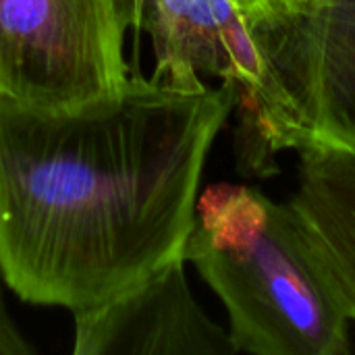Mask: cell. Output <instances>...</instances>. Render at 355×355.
<instances>
[{
  "instance_id": "cell-8",
  "label": "cell",
  "mask_w": 355,
  "mask_h": 355,
  "mask_svg": "<svg viewBox=\"0 0 355 355\" xmlns=\"http://www.w3.org/2000/svg\"><path fill=\"white\" fill-rule=\"evenodd\" d=\"M316 0H237L250 27L306 12Z\"/></svg>"
},
{
  "instance_id": "cell-3",
  "label": "cell",
  "mask_w": 355,
  "mask_h": 355,
  "mask_svg": "<svg viewBox=\"0 0 355 355\" xmlns=\"http://www.w3.org/2000/svg\"><path fill=\"white\" fill-rule=\"evenodd\" d=\"M270 77L266 127L250 175L277 173L285 150L310 141L355 148V0L252 27Z\"/></svg>"
},
{
  "instance_id": "cell-2",
  "label": "cell",
  "mask_w": 355,
  "mask_h": 355,
  "mask_svg": "<svg viewBox=\"0 0 355 355\" xmlns=\"http://www.w3.org/2000/svg\"><path fill=\"white\" fill-rule=\"evenodd\" d=\"M183 256L223 302L237 354H349L352 318L289 204L250 185H210Z\"/></svg>"
},
{
  "instance_id": "cell-1",
  "label": "cell",
  "mask_w": 355,
  "mask_h": 355,
  "mask_svg": "<svg viewBox=\"0 0 355 355\" xmlns=\"http://www.w3.org/2000/svg\"><path fill=\"white\" fill-rule=\"evenodd\" d=\"M235 108L223 83L131 77L110 98H0V277L35 306L98 308L185 260L208 152Z\"/></svg>"
},
{
  "instance_id": "cell-6",
  "label": "cell",
  "mask_w": 355,
  "mask_h": 355,
  "mask_svg": "<svg viewBox=\"0 0 355 355\" xmlns=\"http://www.w3.org/2000/svg\"><path fill=\"white\" fill-rule=\"evenodd\" d=\"M77 355H233L229 331L193 300L185 260H175L123 295L75 312Z\"/></svg>"
},
{
  "instance_id": "cell-10",
  "label": "cell",
  "mask_w": 355,
  "mask_h": 355,
  "mask_svg": "<svg viewBox=\"0 0 355 355\" xmlns=\"http://www.w3.org/2000/svg\"><path fill=\"white\" fill-rule=\"evenodd\" d=\"M235 2H237V0H235Z\"/></svg>"
},
{
  "instance_id": "cell-4",
  "label": "cell",
  "mask_w": 355,
  "mask_h": 355,
  "mask_svg": "<svg viewBox=\"0 0 355 355\" xmlns=\"http://www.w3.org/2000/svg\"><path fill=\"white\" fill-rule=\"evenodd\" d=\"M116 0H0V98L79 108L129 79Z\"/></svg>"
},
{
  "instance_id": "cell-7",
  "label": "cell",
  "mask_w": 355,
  "mask_h": 355,
  "mask_svg": "<svg viewBox=\"0 0 355 355\" xmlns=\"http://www.w3.org/2000/svg\"><path fill=\"white\" fill-rule=\"evenodd\" d=\"M297 152V189L289 206L316 264L355 320V148L310 141Z\"/></svg>"
},
{
  "instance_id": "cell-5",
  "label": "cell",
  "mask_w": 355,
  "mask_h": 355,
  "mask_svg": "<svg viewBox=\"0 0 355 355\" xmlns=\"http://www.w3.org/2000/svg\"><path fill=\"white\" fill-rule=\"evenodd\" d=\"M125 27L144 31L154 48L152 79L202 87L204 75L235 89L237 158L245 171L260 146L270 104V77L235 0H116Z\"/></svg>"
},
{
  "instance_id": "cell-9",
  "label": "cell",
  "mask_w": 355,
  "mask_h": 355,
  "mask_svg": "<svg viewBox=\"0 0 355 355\" xmlns=\"http://www.w3.org/2000/svg\"><path fill=\"white\" fill-rule=\"evenodd\" d=\"M33 349L10 318L0 289V355H31Z\"/></svg>"
}]
</instances>
